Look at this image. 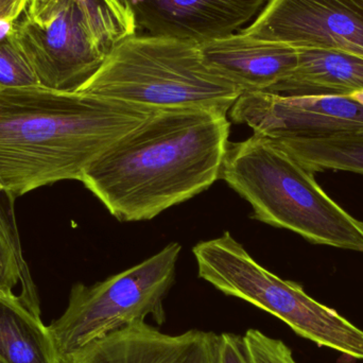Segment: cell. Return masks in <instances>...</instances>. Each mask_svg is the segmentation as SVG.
Instances as JSON below:
<instances>
[{
    "mask_svg": "<svg viewBox=\"0 0 363 363\" xmlns=\"http://www.w3.org/2000/svg\"><path fill=\"white\" fill-rule=\"evenodd\" d=\"M228 113L157 110L98 157L81 182L121 222L147 221L220 180Z\"/></svg>",
    "mask_w": 363,
    "mask_h": 363,
    "instance_id": "obj_1",
    "label": "cell"
},
{
    "mask_svg": "<svg viewBox=\"0 0 363 363\" xmlns=\"http://www.w3.org/2000/svg\"><path fill=\"white\" fill-rule=\"evenodd\" d=\"M155 108L79 89H0V192L16 200L85 170Z\"/></svg>",
    "mask_w": 363,
    "mask_h": 363,
    "instance_id": "obj_2",
    "label": "cell"
},
{
    "mask_svg": "<svg viewBox=\"0 0 363 363\" xmlns=\"http://www.w3.org/2000/svg\"><path fill=\"white\" fill-rule=\"evenodd\" d=\"M220 180L253 208L252 218L313 245L363 253V222L335 202L294 157L253 133L228 143Z\"/></svg>",
    "mask_w": 363,
    "mask_h": 363,
    "instance_id": "obj_3",
    "label": "cell"
},
{
    "mask_svg": "<svg viewBox=\"0 0 363 363\" xmlns=\"http://www.w3.org/2000/svg\"><path fill=\"white\" fill-rule=\"evenodd\" d=\"M80 89L155 110L204 108L226 113L242 94L205 64L198 43L150 34H133L115 45Z\"/></svg>",
    "mask_w": 363,
    "mask_h": 363,
    "instance_id": "obj_4",
    "label": "cell"
},
{
    "mask_svg": "<svg viewBox=\"0 0 363 363\" xmlns=\"http://www.w3.org/2000/svg\"><path fill=\"white\" fill-rule=\"evenodd\" d=\"M192 252L199 277L216 289L279 318L320 347L363 360L362 330L311 298L302 286L260 266L230 233L199 242Z\"/></svg>",
    "mask_w": 363,
    "mask_h": 363,
    "instance_id": "obj_5",
    "label": "cell"
},
{
    "mask_svg": "<svg viewBox=\"0 0 363 363\" xmlns=\"http://www.w3.org/2000/svg\"><path fill=\"white\" fill-rule=\"evenodd\" d=\"M181 251L180 243L172 242L104 281L74 284L63 315L48 326L59 359L121 328L146 322L147 317L162 325L164 300L174 286Z\"/></svg>",
    "mask_w": 363,
    "mask_h": 363,
    "instance_id": "obj_6",
    "label": "cell"
},
{
    "mask_svg": "<svg viewBox=\"0 0 363 363\" xmlns=\"http://www.w3.org/2000/svg\"><path fill=\"white\" fill-rule=\"evenodd\" d=\"M13 35L40 86L52 91H79L108 57L74 0H55L36 21L19 17Z\"/></svg>",
    "mask_w": 363,
    "mask_h": 363,
    "instance_id": "obj_7",
    "label": "cell"
},
{
    "mask_svg": "<svg viewBox=\"0 0 363 363\" xmlns=\"http://www.w3.org/2000/svg\"><path fill=\"white\" fill-rule=\"evenodd\" d=\"M242 31L296 49L340 51L363 59V2L269 0Z\"/></svg>",
    "mask_w": 363,
    "mask_h": 363,
    "instance_id": "obj_8",
    "label": "cell"
},
{
    "mask_svg": "<svg viewBox=\"0 0 363 363\" xmlns=\"http://www.w3.org/2000/svg\"><path fill=\"white\" fill-rule=\"evenodd\" d=\"M230 118L269 140L363 136V106L349 97H291L268 91L242 93Z\"/></svg>",
    "mask_w": 363,
    "mask_h": 363,
    "instance_id": "obj_9",
    "label": "cell"
},
{
    "mask_svg": "<svg viewBox=\"0 0 363 363\" xmlns=\"http://www.w3.org/2000/svg\"><path fill=\"white\" fill-rule=\"evenodd\" d=\"M148 34L201 43L234 33L269 0H117Z\"/></svg>",
    "mask_w": 363,
    "mask_h": 363,
    "instance_id": "obj_10",
    "label": "cell"
},
{
    "mask_svg": "<svg viewBox=\"0 0 363 363\" xmlns=\"http://www.w3.org/2000/svg\"><path fill=\"white\" fill-rule=\"evenodd\" d=\"M218 339L198 330L164 334L142 322L93 341L60 363H218Z\"/></svg>",
    "mask_w": 363,
    "mask_h": 363,
    "instance_id": "obj_11",
    "label": "cell"
},
{
    "mask_svg": "<svg viewBox=\"0 0 363 363\" xmlns=\"http://www.w3.org/2000/svg\"><path fill=\"white\" fill-rule=\"evenodd\" d=\"M205 64L242 93L269 91L289 76L298 63V49L230 33L199 44Z\"/></svg>",
    "mask_w": 363,
    "mask_h": 363,
    "instance_id": "obj_12",
    "label": "cell"
},
{
    "mask_svg": "<svg viewBox=\"0 0 363 363\" xmlns=\"http://www.w3.org/2000/svg\"><path fill=\"white\" fill-rule=\"evenodd\" d=\"M362 89V57L340 51L298 49L294 69L268 93L291 97H347Z\"/></svg>",
    "mask_w": 363,
    "mask_h": 363,
    "instance_id": "obj_13",
    "label": "cell"
},
{
    "mask_svg": "<svg viewBox=\"0 0 363 363\" xmlns=\"http://www.w3.org/2000/svg\"><path fill=\"white\" fill-rule=\"evenodd\" d=\"M0 363H60L48 326L16 294L0 292Z\"/></svg>",
    "mask_w": 363,
    "mask_h": 363,
    "instance_id": "obj_14",
    "label": "cell"
},
{
    "mask_svg": "<svg viewBox=\"0 0 363 363\" xmlns=\"http://www.w3.org/2000/svg\"><path fill=\"white\" fill-rule=\"evenodd\" d=\"M270 140L313 174L333 170L363 176V136L281 138Z\"/></svg>",
    "mask_w": 363,
    "mask_h": 363,
    "instance_id": "obj_15",
    "label": "cell"
},
{
    "mask_svg": "<svg viewBox=\"0 0 363 363\" xmlns=\"http://www.w3.org/2000/svg\"><path fill=\"white\" fill-rule=\"evenodd\" d=\"M15 201L0 192V291L15 294V288L19 287L21 300L32 311L40 313L38 291L21 247Z\"/></svg>",
    "mask_w": 363,
    "mask_h": 363,
    "instance_id": "obj_16",
    "label": "cell"
},
{
    "mask_svg": "<svg viewBox=\"0 0 363 363\" xmlns=\"http://www.w3.org/2000/svg\"><path fill=\"white\" fill-rule=\"evenodd\" d=\"M55 0H29L26 17L36 21ZM84 14L87 25L98 45L110 53L113 47L136 34V25L131 13L117 0H74Z\"/></svg>",
    "mask_w": 363,
    "mask_h": 363,
    "instance_id": "obj_17",
    "label": "cell"
},
{
    "mask_svg": "<svg viewBox=\"0 0 363 363\" xmlns=\"http://www.w3.org/2000/svg\"><path fill=\"white\" fill-rule=\"evenodd\" d=\"M32 86H40V82L12 30L0 38V89Z\"/></svg>",
    "mask_w": 363,
    "mask_h": 363,
    "instance_id": "obj_18",
    "label": "cell"
},
{
    "mask_svg": "<svg viewBox=\"0 0 363 363\" xmlns=\"http://www.w3.org/2000/svg\"><path fill=\"white\" fill-rule=\"evenodd\" d=\"M242 337L252 363H298L290 347L279 339L253 328Z\"/></svg>",
    "mask_w": 363,
    "mask_h": 363,
    "instance_id": "obj_19",
    "label": "cell"
},
{
    "mask_svg": "<svg viewBox=\"0 0 363 363\" xmlns=\"http://www.w3.org/2000/svg\"><path fill=\"white\" fill-rule=\"evenodd\" d=\"M218 363H252L242 336L230 333L219 335Z\"/></svg>",
    "mask_w": 363,
    "mask_h": 363,
    "instance_id": "obj_20",
    "label": "cell"
},
{
    "mask_svg": "<svg viewBox=\"0 0 363 363\" xmlns=\"http://www.w3.org/2000/svg\"><path fill=\"white\" fill-rule=\"evenodd\" d=\"M29 0H0V23L16 21L23 16Z\"/></svg>",
    "mask_w": 363,
    "mask_h": 363,
    "instance_id": "obj_21",
    "label": "cell"
},
{
    "mask_svg": "<svg viewBox=\"0 0 363 363\" xmlns=\"http://www.w3.org/2000/svg\"><path fill=\"white\" fill-rule=\"evenodd\" d=\"M347 97L355 100L356 102L363 106V89H362V91H355V93L351 94V95L347 96Z\"/></svg>",
    "mask_w": 363,
    "mask_h": 363,
    "instance_id": "obj_22",
    "label": "cell"
},
{
    "mask_svg": "<svg viewBox=\"0 0 363 363\" xmlns=\"http://www.w3.org/2000/svg\"><path fill=\"white\" fill-rule=\"evenodd\" d=\"M360 1H362V2H363V0H360Z\"/></svg>",
    "mask_w": 363,
    "mask_h": 363,
    "instance_id": "obj_23",
    "label": "cell"
},
{
    "mask_svg": "<svg viewBox=\"0 0 363 363\" xmlns=\"http://www.w3.org/2000/svg\"><path fill=\"white\" fill-rule=\"evenodd\" d=\"M0 292H1V291H0Z\"/></svg>",
    "mask_w": 363,
    "mask_h": 363,
    "instance_id": "obj_24",
    "label": "cell"
}]
</instances>
